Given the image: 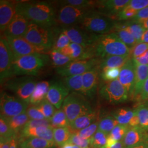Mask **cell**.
Segmentation results:
<instances>
[{
  "mask_svg": "<svg viewBox=\"0 0 148 148\" xmlns=\"http://www.w3.org/2000/svg\"><path fill=\"white\" fill-rule=\"evenodd\" d=\"M16 13L46 28L49 29L56 23L54 8L47 2H19L16 3Z\"/></svg>",
  "mask_w": 148,
  "mask_h": 148,
  "instance_id": "obj_1",
  "label": "cell"
},
{
  "mask_svg": "<svg viewBox=\"0 0 148 148\" xmlns=\"http://www.w3.org/2000/svg\"><path fill=\"white\" fill-rule=\"evenodd\" d=\"M90 48L93 57L104 58L108 56L131 55V49L115 33L98 35L95 42Z\"/></svg>",
  "mask_w": 148,
  "mask_h": 148,
  "instance_id": "obj_2",
  "label": "cell"
},
{
  "mask_svg": "<svg viewBox=\"0 0 148 148\" xmlns=\"http://www.w3.org/2000/svg\"><path fill=\"white\" fill-rule=\"evenodd\" d=\"M49 57L47 54L35 53L14 59L13 72L14 76H37L47 64Z\"/></svg>",
  "mask_w": 148,
  "mask_h": 148,
  "instance_id": "obj_3",
  "label": "cell"
},
{
  "mask_svg": "<svg viewBox=\"0 0 148 148\" xmlns=\"http://www.w3.org/2000/svg\"><path fill=\"white\" fill-rule=\"evenodd\" d=\"M62 109L70 123L93 111L86 96L77 92H71L68 95L64 101Z\"/></svg>",
  "mask_w": 148,
  "mask_h": 148,
  "instance_id": "obj_4",
  "label": "cell"
},
{
  "mask_svg": "<svg viewBox=\"0 0 148 148\" xmlns=\"http://www.w3.org/2000/svg\"><path fill=\"white\" fill-rule=\"evenodd\" d=\"M115 23L108 16L90 11L79 22L78 27L95 35H105L115 27Z\"/></svg>",
  "mask_w": 148,
  "mask_h": 148,
  "instance_id": "obj_5",
  "label": "cell"
},
{
  "mask_svg": "<svg viewBox=\"0 0 148 148\" xmlns=\"http://www.w3.org/2000/svg\"><path fill=\"white\" fill-rule=\"evenodd\" d=\"M37 82L33 76L13 77L2 85L5 90H11L22 101L29 103Z\"/></svg>",
  "mask_w": 148,
  "mask_h": 148,
  "instance_id": "obj_6",
  "label": "cell"
},
{
  "mask_svg": "<svg viewBox=\"0 0 148 148\" xmlns=\"http://www.w3.org/2000/svg\"><path fill=\"white\" fill-rule=\"evenodd\" d=\"M23 37L29 42L45 49L48 53L53 46V34L49 29L30 21Z\"/></svg>",
  "mask_w": 148,
  "mask_h": 148,
  "instance_id": "obj_7",
  "label": "cell"
},
{
  "mask_svg": "<svg viewBox=\"0 0 148 148\" xmlns=\"http://www.w3.org/2000/svg\"><path fill=\"white\" fill-rule=\"evenodd\" d=\"M29 103L22 101L18 97L10 95L5 92L1 93V115L6 119L18 116L27 112Z\"/></svg>",
  "mask_w": 148,
  "mask_h": 148,
  "instance_id": "obj_8",
  "label": "cell"
},
{
  "mask_svg": "<svg viewBox=\"0 0 148 148\" xmlns=\"http://www.w3.org/2000/svg\"><path fill=\"white\" fill-rule=\"evenodd\" d=\"M99 93L103 99L112 104L127 101L129 95L126 89L117 79L107 81L102 85Z\"/></svg>",
  "mask_w": 148,
  "mask_h": 148,
  "instance_id": "obj_9",
  "label": "cell"
},
{
  "mask_svg": "<svg viewBox=\"0 0 148 148\" xmlns=\"http://www.w3.org/2000/svg\"><path fill=\"white\" fill-rule=\"evenodd\" d=\"M14 57L5 37L0 38V81L1 85L14 76L13 62Z\"/></svg>",
  "mask_w": 148,
  "mask_h": 148,
  "instance_id": "obj_10",
  "label": "cell"
},
{
  "mask_svg": "<svg viewBox=\"0 0 148 148\" xmlns=\"http://www.w3.org/2000/svg\"><path fill=\"white\" fill-rule=\"evenodd\" d=\"M99 64V60L95 58L76 60L71 62L64 66L57 68L56 71L59 75L64 77H68L83 75L90 70L98 66Z\"/></svg>",
  "mask_w": 148,
  "mask_h": 148,
  "instance_id": "obj_11",
  "label": "cell"
},
{
  "mask_svg": "<svg viewBox=\"0 0 148 148\" xmlns=\"http://www.w3.org/2000/svg\"><path fill=\"white\" fill-rule=\"evenodd\" d=\"M90 11L88 8L66 5L60 8L57 20L64 27H71L75 24H79Z\"/></svg>",
  "mask_w": 148,
  "mask_h": 148,
  "instance_id": "obj_12",
  "label": "cell"
},
{
  "mask_svg": "<svg viewBox=\"0 0 148 148\" xmlns=\"http://www.w3.org/2000/svg\"><path fill=\"white\" fill-rule=\"evenodd\" d=\"M5 38L11 48L14 59L35 53H48L45 49L29 42L24 37Z\"/></svg>",
  "mask_w": 148,
  "mask_h": 148,
  "instance_id": "obj_13",
  "label": "cell"
},
{
  "mask_svg": "<svg viewBox=\"0 0 148 148\" xmlns=\"http://www.w3.org/2000/svg\"><path fill=\"white\" fill-rule=\"evenodd\" d=\"M62 32L69 37L71 43H75L85 48L93 45L98 37V35L90 33L79 27H64Z\"/></svg>",
  "mask_w": 148,
  "mask_h": 148,
  "instance_id": "obj_14",
  "label": "cell"
},
{
  "mask_svg": "<svg viewBox=\"0 0 148 148\" xmlns=\"http://www.w3.org/2000/svg\"><path fill=\"white\" fill-rule=\"evenodd\" d=\"M69 92L63 81H57L51 84L46 99L58 110L63 106L65 99L69 95Z\"/></svg>",
  "mask_w": 148,
  "mask_h": 148,
  "instance_id": "obj_15",
  "label": "cell"
},
{
  "mask_svg": "<svg viewBox=\"0 0 148 148\" xmlns=\"http://www.w3.org/2000/svg\"><path fill=\"white\" fill-rule=\"evenodd\" d=\"M30 22L25 16L16 13L3 35L5 37H23Z\"/></svg>",
  "mask_w": 148,
  "mask_h": 148,
  "instance_id": "obj_16",
  "label": "cell"
},
{
  "mask_svg": "<svg viewBox=\"0 0 148 148\" xmlns=\"http://www.w3.org/2000/svg\"><path fill=\"white\" fill-rule=\"evenodd\" d=\"M135 78L136 64L134 63L132 59L129 60L121 68L117 79L125 87L128 94H133L134 88Z\"/></svg>",
  "mask_w": 148,
  "mask_h": 148,
  "instance_id": "obj_17",
  "label": "cell"
},
{
  "mask_svg": "<svg viewBox=\"0 0 148 148\" xmlns=\"http://www.w3.org/2000/svg\"><path fill=\"white\" fill-rule=\"evenodd\" d=\"M125 148H132L142 143H148V134L139 126L130 127L122 140Z\"/></svg>",
  "mask_w": 148,
  "mask_h": 148,
  "instance_id": "obj_18",
  "label": "cell"
},
{
  "mask_svg": "<svg viewBox=\"0 0 148 148\" xmlns=\"http://www.w3.org/2000/svg\"><path fill=\"white\" fill-rule=\"evenodd\" d=\"M17 2L11 1H0V30L4 33L12 20L16 14Z\"/></svg>",
  "mask_w": 148,
  "mask_h": 148,
  "instance_id": "obj_19",
  "label": "cell"
},
{
  "mask_svg": "<svg viewBox=\"0 0 148 148\" xmlns=\"http://www.w3.org/2000/svg\"><path fill=\"white\" fill-rule=\"evenodd\" d=\"M99 65L82 75V95L92 97L95 95L99 82Z\"/></svg>",
  "mask_w": 148,
  "mask_h": 148,
  "instance_id": "obj_20",
  "label": "cell"
},
{
  "mask_svg": "<svg viewBox=\"0 0 148 148\" xmlns=\"http://www.w3.org/2000/svg\"><path fill=\"white\" fill-rule=\"evenodd\" d=\"M21 136L24 138H40L50 141H54L53 128L39 126L24 127L21 131Z\"/></svg>",
  "mask_w": 148,
  "mask_h": 148,
  "instance_id": "obj_21",
  "label": "cell"
},
{
  "mask_svg": "<svg viewBox=\"0 0 148 148\" xmlns=\"http://www.w3.org/2000/svg\"><path fill=\"white\" fill-rule=\"evenodd\" d=\"M97 117V112L93 111L87 115L76 119L74 121L70 123L68 128L72 133L76 132L88 127L91 124L94 123Z\"/></svg>",
  "mask_w": 148,
  "mask_h": 148,
  "instance_id": "obj_22",
  "label": "cell"
},
{
  "mask_svg": "<svg viewBox=\"0 0 148 148\" xmlns=\"http://www.w3.org/2000/svg\"><path fill=\"white\" fill-rule=\"evenodd\" d=\"M51 84L48 81L37 82L34 91L30 98L29 103L32 105H38L46 98Z\"/></svg>",
  "mask_w": 148,
  "mask_h": 148,
  "instance_id": "obj_23",
  "label": "cell"
},
{
  "mask_svg": "<svg viewBox=\"0 0 148 148\" xmlns=\"http://www.w3.org/2000/svg\"><path fill=\"white\" fill-rule=\"evenodd\" d=\"M148 77V65L136 64V78L134 88L133 92L134 95H140L143 85Z\"/></svg>",
  "mask_w": 148,
  "mask_h": 148,
  "instance_id": "obj_24",
  "label": "cell"
},
{
  "mask_svg": "<svg viewBox=\"0 0 148 148\" xmlns=\"http://www.w3.org/2000/svg\"><path fill=\"white\" fill-rule=\"evenodd\" d=\"M56 146L54 142L40 138H27L19 142L20 148H54Z\"/></svg>",
  "mask_w": 148,
  "mask_h": 148,
  "instance_id": "obj_25",
  "label": "cell"
},
{
  "mask_svg": "<svg viewBox=\"0 0 148 148\" xmlns=\"http://www.w3.org/2000/svg\"><path fill=\"white\" fill-rule=\"evenodd\" d=\"M130 56H108L103 58L102 61L99 64V68L101 69L109 68H121L127 62L130 60Z\"/></svg>",
  "mask_w": 148,
  "mask_h": 148,
  "instance_id": "obj_26",
  "label": "cell"
},
{
  "mask_svg": "<svg viewBox=\"0 0 148 148\" xmlns=\"http://www.w3.org/2000/svg\"><path fill=\"white\" fill-rule=\"evenodd\" d=\"M129 0H106L99 1L100 7L111 14H115L121 11L129 3Z\"/></svg>",
  "mask_w": 148,
  "mask_h": 148,
  "instance_id": "obj_27",
  "label": "cell"
},
{
  "mask_svg": "<svg viewBox=\"0 0 148 148\" xmlns=\"http://www.w3.org/2000/svg\"><path fill=\"white\" fill-rule=\"evenodd\" d=\"M62 81L69 90L82 94V75L64 77Z\"/></svg>",
  "mask_w": 148,
  "mask_h": 148,
  "instance_id": "obj_28",
  "label": "cell"
},
{
  "mask_svg": "<svg viewBox=\"0 0 148 148\" xmlns=\"http://www.w3.org/2000/svg\"><path fill=\"white\" fill-rule=\"evenodd\" d=\"M72 133L68 127L53 128L54 141L58 147L63 146L69 142Z\"/></svg>",
  "mask_w": 148,
  "mask_h": 148,
  "instance_id": "obj_29",
  "label": "cell"
},
{
  "mask_svg": "<svg viewBox=\"0 0 148 148\" xmlns=\"http://www.w3.org/2000/svg\"><path fill=\"white\" fill-rule=\"evenodd\" d=\"M7 120L11 129L16 134L22 130L27 122L30 120V119L27 116V112H24L18 116L8 119Z\"/></svg>",
  "mask_w": 148,
  "mask_h": 148,
  "instance_id": "obj_30",
  "label": "cell"
},
{
  "mask_svg": "<svg viewBox=\"0 0 148 148\" xmlns=\"http://www.w3.org/2000/svg\"><path fill=\"white\" fill-rule=\"evenodd\" d=\"M52 127L53 128L68 127L70 122L63 109L56 110L53 116L50 119Z\"/></svg>",
  "mask_w": 148,
  "mask_h": 148,
  "instance_id": "obj_31",
  "label": "cell"
},
{
  "mask_svg": "<svg viewBox=\"0 0 148 148\" xmlns=\"http://www.w3.org/2000/svg\"><path fill=\"white\" fill-rule=\"evenodd\" d=\"M48 54L50 55L53 66L57 68L64 66L73 61L70 57L64 55L59 51L54 49H52Z\"/></svg>",
  "mask_w": 148,
  "mask_h": 148,
  "instance_id": "obj_32",
  "label": "cell"
},
{
  "mask_svg": "<svg viewBox=\"0 0 148 148\" xmlns=\"http://www.w3.org/2000/svg\"><path fill=\"white\" fill-rule=\"evenodd\" d=\"M119 124V122L112 115L103 117L98 121V130L109 134Z\"/></svg>",
  "mask_w": 148,
  "mask_h": 148,
  "instance_id": "obj_33",
  "label": "cell"
},
{
  "mask_svg": "<svg viewBox=\"0 0 148 148\" xmlns=\"http://www.w3.org/2000/svg\"><path fill=\"white\" fill-rule=\"evenodd\" d=\"M115 29L116 32L114 33L116 34L119 38L128 47H133L136 45L137 43L136 40L125 25L118 27Z\"/></svg>",
  "mask_w": 148,
  "mask_h": 148,
  "instance_id": "obj_34",
  "label": "cell"
},
{
  "mask_svg": "<svg viewBox=\"0 0 148 148\" xmlns=\"http://www.w3.org/2000/svg\"><path fill=\"white\" fill-rule=\"evenodd\" d=\"M109 134L97 130L90 139V148H105L107 144Z\"/></svg>",
  "mask_w": 148,
  "mask_h": 148,
  "instance_id": "obj_35",
  "label": "cell"
},
{
  "mask_svg": "<svg viewBox=\"0 0 148 148\" xmlns=\"http://www.w3.org/2000/svg\"><path fill=\"white\" fill-rule=\"evenodd\" d=\"M134 114V110L132 111L131 110L123 108L116 110L112 114V116L116 119L119 124L128 125Z\"/></svg>",
  "mask_w": 148,
  "mask_h": 148,
  "instance_id": "obj_36",
  "label": "cell"
},
{
  "mask_svg": "<svg viewBox=\"0 0 148 148\" xmlns=\"http://www.w3.org/2000/svg\"><path fill=\"white\" fill-rule=\"evenodd\" d=\"M16 135L10 126L7 119L1 115L0 117V138L1 139H11Z\"/></svg>",
  "mask_w": 148,
  "mask_h": 148,
  "instance_id": "obj_37",
  "label": "cell"
},
{
  "mask_svg": "<svg viewBox=\"0 0 148 148\" xmlns=\"http://www.w3.org/2000/svg\"><path fill=\"white\" fill-rule=\"evenodd\" d=\"M69 47L71 49L70 58L73 60L87 59V48L78 44L71 42L70 43Z\"/></svg>",
  "mask_w": 148,
  "mask_h": 148,
  "instance_id": "obj_38",
  "label": "cell"
},
{
  "mask_svg": "<svg viewBox=\"0 0 148 148\" xmlns=\"http://www.w3.org/2000/svg\"><path fill=\"white\" fill-rule=\"evenodd\" d=\"M130 127L128 125L119 124L109 134L108 137L117 142L122 141Z\"/></svg>",
  "mask_w": 148,
  "mask_h": 148,
  "instance_id": "obj_39",
  "label": "cell"
},
{
  "mask_svg": "<svg viewBox=\"0 0 148 148\" xmlns=\"http://www.w3.org/2000/svg\"><path fill=\"white\" fill-rule=\"evenodd\" d=\"M127 30L133 36L136 40L137 43L139 42L142 37L143 36L145 29L143 27V26L137 23H129L126 25H125Z\"/></svg>",
  "mask_w": 148,
  "mask_h": 148,
  "instance_id": "obj_40",
  "label": "cell"
},
{
  "mask_svg": "<svg viewBox=\"0 0 148 148\" xmlns=\"http://www.w3.org/2000/svg\"><path fill=\"white\" fill-rule=\"evenodd\" d=\"M135 111L139 121V127L147 130L148 128V107L142 106H139Z\"/></svg>",
  "mask_w": 148,
  "mask_h": 148,
  "instance_id": "obj_41",
  "label": "cell"
},
{
  "mask_svg": "<svg viewBox=\"0 0 148 148\" xmlns=\"http://www.w3.org/2000/svg\"><path fill=\"white\" fill-rule=\"evenodd\" d=\"M37 106L42 112L45 117L46 119L50 120L56 112V108L50 102H49L46 99H45L40 104H38Z\"/></svg>",
  "mask_w": 148,
  "mask_h": 148,
  "instance_id": "obj_42",
  "label": "cell"
},
{
  "mask_svg": "<svg viewBox=\"0 0 148 148\" xmlns=\"http://www.w3.org/2000/svg\"><path fill=\"white\" fill-rule=\"evenodd\" d=\"M101 70V78L106 81H111L118 79L121 69L118 68H109Z\"/></svg>",
  "mask_w": 148,
  "mask_h": 148,
  "instance_id": "obj_43",
  "label": "cell"
},
{
  "mask_svg": "<svg viewBox=\"0 0 148 148\" xmlns=\"http://www.w3.org/2000/svg\"><path fill=\"white\" fill-rule=\"evenodd\" d=\"M98 127V121L95 122L88 127H86L75 133H77L81 137L86 139H90L97 131Z\"/></svg>",
  "mask_w": 148,
  "mask_h": 148,
  "instance_id": "obj_44",
  "label": "cell"
},
{
  "mask_svg": "<svg viewBox=\"0 0 148 148\" xmlns=\"http://www.w3.org/2000/svg\"><path fill=\"white\" fill-rule=\"evenodd\" d=\"M81 148H90V139H86L81 137L76 133H73L68 142Z\"/></svg>",
  "mask_w": 148,
  "mask_h": 148,
  "instance_id": "obj_45",
  "label": "cell"
},
{
  "mask_svg": "<svg viewBox=\"0 0 148 148\" xmlns=\"http://www.w3.org/2000/svg\"><path fill=\"white\" fill-rule=\"evenodd\" d=\"M26 112L30 120L46 119L37 105L30 104V106H29Z\"/></svg>",
  "mask_w": 148,
  "mask_h": 148,
  "instance_id": "obj_46",
  "label": "cell"
},
{
  "mask_svg": "<svg viewBox=\"0 0 148 148\" xmlns=\"http://www.w3.org/2000/svg\"><path fill=\"white\" fill-rule=\"evenodd\" d=\"M70 43L71 41L69 37H68L65 34L61 32L58 38L57 39L56 41L54 43L52 49L59 51L61 49L69 46Z\"/></svg>",
  "mask_w": 148,
  "mask_h": 148,
  "instance_id": "obj_47",
  "label": "cell"
},
{
  "mask_svg": "<svg viewBox=\"0 0 148 148\" xmlns=\"http://www.w3.org/2000/svg\"><path fill=\"white\" fill-rule=\"evenodd\" d=\"M148 51V43H138L131 49V56L133 58H137Z\"/></svg>",
  "mask_w": 148,
  "mask_h": 148,
  "instance_id": "obj_48",
  "label": "cell"
},
{
  "mask_svg": "<svg viewBox=\"0 0 148 148\" xmlns=\"http://www.w3.org/2000/svg\"><path fill=\"white\" fill-rule=\"evenodd\" d=\"M138 12L127 5L119 13L117 16L120 20H127L130 18H133L137 14Z\"/></svg>",
  "mask_w": 148,
  "mask_h": 148,
  "instance_id": "obj_49",
  "label": "cell"
},
{
  "mask_svg": "<svg viewBox=\"0 0 148 148\" xmlns=\"http://www.w3.org/2000/svg\"><path fill=\"white\" fill-rule=\"evenodd\" d=\"M65 5H73L79 8H88L91 7L95 2L91 1H86V0H68L64 1L63 2Z\"/></svg>",
  "mask_w": 148,
  "mask_h": 148,
  "instance_id": "obj_50",
  "label": "cell"
},
{
  "mask_svg": "<svg viewBox=\"0 0 148 148\" xmlns=\"http://www.w3.org/2000/svg\"><path fill=\"white\" fill-rule=\"evenodd\" d=\"M148 19V7L138 12L137 14L132 18V22L141 24Z\"/></svg>",
  "mask_w": 148,
  "mask_h": 148,
  "instance_id": "obj_51",
  "label": "cell"
},
{
  "mask_svg": "<svg viewBox=\"0 0 148 148\" xmlns=\"http://www.w3.org/2000/svg\"><path fill=\"white\" fill-rule=\"evenodd\" d=\"M39 126H46V127H52L50 120L48 119L43 120H30L27 122L24 127H35Z\"/></svg>",
  "mask_w": 148,
  "mask_h": 148,
  "instance_id": "obj_52",
  "label": "cell"
},
{
  "mask_svg": "<svg viewBox=\"0 0 148 148\" xmlns=\"http://www.w3.org/2000/svg\"><path fill=\"white\" fill-rule=\"evenodd\" d=\"M127 5L134 10L139 11L148 7V0H132Z\"/></svg>",
  "mask_w": 148,
  "mask_h": 148,
  "instance_id": "obj_53",
  "label": "cell"
},
{
  "mask_svg": "<svg viewBox=\"0 0 148 148\" xmlns=\"http://www.w3.org/2000/svg\"><path fill=\"white\" fill-rule=\"evenodd\" d=\"M132 60L136 65H148V51L143 55L132 58Z\"/></svg>",
  "mask_w": 148,
  "mask_h": 148,
  "instance_id": "obj_54",
  "label": "cell"
},
{
  "mask_svg": "<svg viewBox=\"0 0 148 148\" xmlns=\"http://www.w3.org/2000/svg\"><path fill=\"white\" fill-rule=\"evenodd\" d=\"M139 95L142 101L148 100V77L144 84L143 88Z\"/></svg>",
  "mask_w": 148,
  "mask_h": 148,
  "instance_id": "obj_55",
  "label": "cell"
},
{
  "mask_svg": "<svg viewBox=\"0 0 148 148\" xmlns=\"http://www.w3.org/2000/svg\"><path fill=\"white\" fill-rule=\"evenodd\" d=\"M19 147V142L18 139L16 138V135L13 136L11 139L10 148H20Z\"/></svg>",
  "mask_w": 148,
  "mask_h": 148,
  "instance_id": "obj_56",
  "label": "cell"
},
{
  "mask_svg": "<svg viewBox=\"0 0 148 148\" xmlns=\"http://www.w3.org/2000/svg\"><path fill=\"white\" fill-rule=\"evenodd\" d=\"M11 139H0V148H10Z\"/></svg>",
  "mask_w": 148,
  "mask_h": 148,
  "instance_id": "obj_57",
  "label": "cell"
},
{
  "mask_svg": "<svg viewBox=\"0 0 148 148\" xmlns=\"http://www.w3.org/2000/svg\"><path fill=\"white\" fill-rule=\"evenodd\" d=\"M59 51L60 53H62L64 55L70 57V56H71V49H70V48L69 47V45L68 46H66V47H65L61 49Z\"/></svg>",
  "mask_w": 148,
  "mask_h": 148,
  "instance_id": "obj_58",
  "label": "cell"
},
{
  "mask_svg": "<svg viewBox=\"0 0 148 148\" xmlns=\"http://www.w3.org/2000/svg\"><path fill=\"white\" fill-rule=\"evenodd\" d=\"M105 148H125L122 141L117 142L111 146H106Z\"/></svg>",
  "mask_w": 148,
  "mask_h": 148,
  "instance_id": "obj_59",
  "label": "cell"
},
{
  "mask_svg": "<svg viewBox=\"0 0 148 148\" xmlns=\"http://www.w3.org/2000/svg\"><path fill=\"white\" fill-rule=\"evenodd\" d=\"M139 43H148V30H146L143 34L140 42Z\"/></svg>",
  "mask_w": 148,
  "mask_h": 148,
  "instance_id": "obj_60",
  "label": "cell"
},
{
  "mask_svg": "<svg viewBox=\"0 0 148 148\" xmlns=\"http://www.w3.org/2000/svg\"><path fill=\"white\" fill-rule=\"evenodd\" d=\"M131 148H148V143H142Z\"/></svg>",
  "mask_w": 148,
  "mask_h": 148,
  "instance_id": "obj_61",
  "label": "cell"
},
{
  "mask_svg": "<svg viewBox=\"0 0 148 148\" xmlns=\"http://www.w3.org/2000/svg\"><path fill=\"white\" fill-rule=\"evenodd\" d=\"M59 148H73V144L68 142L64 144L63 146L59 147Z\"/></svg>",
  "mask_w": 148,
  "mask_h": 148,
  "instance_id": "obj_62",
  "label": "cell"
},
{
  "mask_svg": "<svg viewBox=\"0 0 148 148\" xmlns=\"http://www.w3.org/2000/svg\"><path fill=\"white\" fill-rule=\"evenodd\" d=\"M141 25L143 26V27L145 29V30H148V19L147 20H146L145 21H144L141 24Z\"/></svg>",
  "mask_w": 148,
  "mask_h": 148,
  "instance_id": "obj_63",
  "label": "cell"
},
{
  "mask_svg": "<svg viewBox=\"0 0 148 148\" xmlns=\"http://www.w3.org/2000/svg\"><path fill=\"white\" fill-rule=\"evenodd\" d=\"M146 131H147V133H148V128L147 129V130H146Z\"/></svg>",
  "mask_w": 148,
  "mask_h": 148,
  "instance_id": "obj_64",
  "label": "cell"
}]
</instances>
